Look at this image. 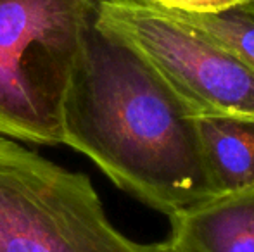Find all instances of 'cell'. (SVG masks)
<instances>
[{
    "instance_id": "3957f363",
    "label": "cell",
    "mask_w": 254,
    "mask_h": 252,
    "mask_svg": "<svg viewBox=\"0 0 254 252\" xmlns=\"http://www.w3.org/2000/svg\"><path fill=\"white\" fill-rule=\"evenodd\" d=\"M0 252H170L128 239L90 178L0 137Z\"/></svg>"
},
{
    "instance_id": "7a4b0ae2",
    "label": "cell",
    "mask_w": 254,
    "mask_h": 252,
    "mask_svg": "<svg viewBox=\"0 0 254 252\" xmlns=\"http://www.w3.org/2000/svg\"><path fill=\"white\" fill-rule=\"evenodd\" d=\"M95 0H0V137L63 144V105Z\"/></svg>"
},
{
    "instance_id": "277c9868",
    "label": "cell",
    "mask_w": 254,
    "mask_h": 252,
    "mask_svg": "<svg viewBox=\"0 0 254 252\" xmlns=\"http://www.w3.org/2000/svg\"><path fill=\"white\" fill-rule=\"evenodd\" d=\"M95 21L151 64L190 118L254 123V71L206 35L140 0H95Z\"/></svg>"
},
{
    "instance_id": "52a82bcc",
    "label": "cell",
    "mask_w": 254,
    "mask_h": 252,
    "mask_svg": "<svg viewBox=\"0 0 254 252\" xmlns=\"http://www.w3.org/2000/svg\"><path fill=\"white\" fill-rule=\"evenodd\" d=\"M166 10V9H164ZM182 23L227 49L254 71V17L244 9L225 10L220 14H184L168 10Z\"/></svg>"
},
{
    "instance_id": "5b68a950",
    "label": "cell",
    "mask_w": 254,
    "mask_h": 252,
    "mask_svg": "<svg viewBox=\"0 0 254 252\" xmlns=\"http://www.w3.org/2000/svg\"><path fill=\"white\" fill-rule=\"evenodd\" d=\"M170 252H254V182L173 212Z\"/></svg>"
},
{
    "instance_id": "8992f818",
    "label": "cell",
    "mask_w": 254,
    "mask_h": 252,
    "mask_svg": "<svg viewBox=\"0 0 254 252\" xmlns=\"http://www.w3.org/2000/svg\"><path fill=\"white\" fill-rule=\"evenodd\" d=\"M192 119L214 192L237 190L254 182V123L214 116Z\"/></svg>"
},
{
    "instance_id": "ba28073f",
    "label": "cell",
    "mask_w": 254,
    "mask_h": 252,
    "mask_svg": "<svg viewBox=\"0 0 254 252\" xmlns=\"http://www.w3.org/2000/svg\"><path fill=\"white\" fill-rule=\"evenodd\" d=\"M159 9L184 14H220L225 10L246 7L249 0H140Z\"/></svg>"
},
{
    "instance_id": "9c48e42d",
    "label": "cell",
    "mask_w": 254,
    "mask_h": 252,
    "mask_svg": "<svg viewBox=\"0 0 254 252\" xmlns=\"http://www.w3.org/2000/svg\"><path fill=\"white\" fill-rule=\"evenodd\" d=\"M242 9L246 10V12H249L251 16L254 17V0H249V3L246 7H242Z\"/></svg>"
},
{
    "instance_id": "6da1fadb",
    "label": "cell",
    "mask_w": 254,
    "mask_h": 252,
    "mask_svg": "<svg viewBox=\"0 0 254 252\" xmlns=\"http://www.w3.org/2000/svg\"><path fill=\"white\" fill-rule=\"evenodd\" d=\"M63 144L166 216L214 195L194 119L95 5L63 105Z\"/></svg>"
}]
</instances>
